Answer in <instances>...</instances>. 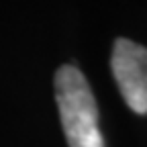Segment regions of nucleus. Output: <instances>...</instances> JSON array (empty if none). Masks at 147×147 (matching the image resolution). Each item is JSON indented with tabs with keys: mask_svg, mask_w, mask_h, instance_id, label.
Listing matches in <instances>:
<instances>
[{
	"mask_svg": "<svg viewBox=\"0 0 147 147\" xmlns=\"http://www.w3.org/2000/svg\"><path fill=\"white\" fill-rule=\"evenodd\" d=\"M55 98L69 147H104L98 104L84 74L74 65H61L55 74Z\"/></svg>",
	"mask_w": 147,
	"mask_h": 147,
	"instance_id": "nucleus-1",
	"label": "nucleus"
},
{
	"mask_svg": "<svg viewBox=\"0 0 147 147\" xmlns=\"http://www.w3.org/2000/svg\"><path fill=\"white\" fill-rule=\"evenodd\" d=\"M110 67L127 106L147 115V47L121 37L113 45Z\"/></svg>",
	"mask_w": 147,
	"mask_h": 147,
	"instance_id": "nucleus-2",
	"label": "nucleus"
}]
</instances>
